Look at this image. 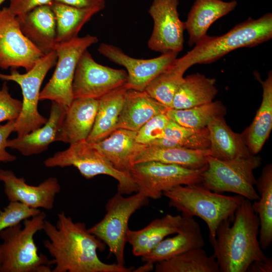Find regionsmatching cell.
I'll return each instance as SVG.
<instances>
[{
	"label": "cell",
	"mask_w": 272,
	"mask_h": 272,
	"mask_svg": "<svg viewBox=\"0 0 272 272\" xmlns=\"http://www.w3.org/2000/svg\"><path fill=\"white\" fill-rule=\"evenodd\" d=\"M56 225L45 220L42 230L48 238L44 247L55 265L52 272H130L131 267L107 264L100 260L97 251L105 244L86 229L84 223L74 222L64 212L57 214Z\"/></svg>",
	"instance_id": "6da1fadb"
},
{
	"label": "cell",
	"mask_w": 272,
	"mask_h": 272,
	"mask_svg": "<svg viewBox=\"0 0 272 272\" xmlns=\"http://www.w3.org/2000/svg\"><path fill=\"white\" fill-rule=\"evenodd\" d=\"M259 220L251 200L245 198L236 209L233 221L218 226L216 238L210 241L221 272H246L250 264L267 256L260 247Z\"/></svg>",
	"instance_id": "7a4b0ae2"
},
{
	"label": "cell",
	"mask_w": 272,
	"mask_h": 272,
	"mask_svg": "<svg viewBox=\"0 0 272 272\" xmlns=\"http://www.w3.org/2000/svg\"><path fill=\"white\" fill-rule=\"evenodd\" d=\"M271 38L272 14L268 13L257 19L249 18L223 35H207L177 59L187 70L193 65L211 63L236 49L254 47Z\"/></svg>",
	"instance_id": "3957f363"
},
{
	"label": "cell",
	"mask_w": 272,
	"mask_h": 272,
	"mask_svg": "<svg viewBox=\"0 0 272 272\" xmlns=\"http://www.w3.org/2000/svg\"><path fill=\"white\" fill-rule=\"evenodd\" d=\"M170 207L175 208L182 215L196 216L207 224L209 241L216 238V230L224 220L233 221L235 211L245 198L236 195H226L212 191L201 184L180 185L165 191Z\"/></svg>",
	"instance_id": "277c9868"
},
{
	"label": "cell",
	"mask_w": 272,
	"mask_h": 272,
	"mask_svg": "<svg viewBox=\"0 0 272 272\" xmlns=\"http://www.w3.org/2000/svg\"><path fill=\"white\" fill-rule=\"evenodd\" d=\"M46 214H39L0 232L1 272H51L52 259L39 253L34 237L42 230Z\"/></svg>",
	"instance_id": "5b68a950"
},
{
	"label": "cell",
	"mask_w": 272,
	"mask_h": 272,
	"mask_svg": "<svg viewBox=\"0 0 272 272\" xmlns=\"http://www.w3.org/2000/svg\"><path fill=\"white\" fill-rule=\"evenodd\" d=\"M200 182L204 187L221 194L236 193L251 201L259 198L253 171L261 165L259 156L222 160L209 155Z\"/></svg>",
	"instance_id": "8992f818"
},
{
	"label": "cell",
	"mask_w": 272,
	"mask_h": 272,
	"mask_svg": "<svg viewBox=\"0 0 272 272\" xmlns=\"http://www.w3.org/2000/svg\"><path fill=\"white\" fill-rule=\"evenodd\" d=\"M149 198L137 192L128 197L117 192L107 201L106 213L88 231L102 241L113 254L117 264L124 266V249L127 242L128 222L131 216L148 205Z\"/></svg>",
	"instance_id": "52a82bcc"
},
{
	"label": "cell",
	"mask_w": 272,
	"mask_h": 272,
	"mask_svg": "<svg viewBox=\"0 0 272 272\" xmlns=\"http://www.w3.org/2000/svg\"><path fill=\"white\" fill-rule=\"evenodd\" d=\"M55 50L44 54L25 74L11 69L10 74L0 73V80L14 81L20 87L23 95L21 113L15 120L14 132L22 137L43 126L47 119L38 110L41 84L48 71L56 64Z\"/></svg>",
	"instance_id": "ba28073f"
},
{
	"label": "cell",
	"mask_w": 272,
	"mask_h": 272,
	"mask_svg": "<svg viewBox=\"0 0 272 272\" xmlns=\"http://www.w3.org/2000/svg\"><path fill=\"white\" fill-rule=\"evenodd\" d=\"M43 163L49 168L74 166L86 179L101 174L108 175L118 181L117 192L123 195L138 192L130 175L116 169L86 141L70 144L67 149L57 152Z\"/></svg>",
	"instance_id": "9c48e42d"
},
{
	"label": "cell",
	"mask_w": 272,
	"mask_h": 272,
	"mask_svg": "<svg viewBox=\"0 0 272 272\" xmlns=\"http://www.w3.org/2000/svg\"><path fill=\"white\" fill-rule=\"evenodd\" d=\"M98 42L96 36L87 34L68 42L56 43L55 69L40 91L39 100H49L68 108L74 99L72 86L78 62L84 51Z\"/></svg>",
	"instance_id": "30bf717a"
},
{
	"label": "cell",
	"mask_w": 272,
	"mask_h": 272,
	"mask_svg": "<svg viewBox=\"0 0 272 272\" xmlns=\"http://www.w3.org/2000/svg\"><path fill=\"white\" fill-rule=\"evenodd\" d=\"M206 168L193 169L176 164L147 161L133 164L129 174L138 192L157 199L175 186L200 183L201 173Z\"/></svg>",
	"instance_id": "8fae6325"
},
{
	"label": "cell",
	"mask_w": 272,
	"mask_h": 272,
	"mask_svg": "<svg viewBox=\"0 0 272 272\" xmlns=\"http://www.w3.org/2000/svg\"><path fill=\"white\" fill-rule=\"evenodd\" d=\"M127 77V72L123 69H115L97 62L87 49L81 55L76 69L72 86L74 98L99 99L123 86Z\"/></svg>",
	"instance_id": "7c38bea8"
},
{
	"label": "cell",
	"mask_w": 272,
	"mask_h": 272,
	"mask_svg": "<svg viewBox=\"0 0 272 272\" xmlns=\"http://www.w3.org/2000/svg\"><path fill=\"white\" fill-rule=\"evenodd\" d=\"M44 54L22 32L8 7L0 9V67L29 71Z\"/></svg>",
	"instance_id": "4fadbf2b"
},
{
	"label": "cell",
	"mask_w": 272,
	"mask_h": 272,
	"mask_svg": "<svg viewBox=\"0 0 272 272\" xmlns=\"http://www.w3.org/2000/svg\"><path fill=\"white\" fill-rule=\"evenodd\" d=\"M179 0H153L148 12L154 22L148 42L152 51L179 53L183 48L184 22L178 12Z\"/></svg>",
	"instance_id": "5bb4252c"
},
{
	"label": "cell",
	"mask_w": 272,
	"mask_h": 272,
	"mask_svg": "<svg viewBox=\"0 0 272 272\" xmlns=\"http://www.w3.org/2000/svg\"><path fill=\"white\" fill-rule=\"evenodd\" d=\"M98 52L115 63L124 66L127 74L124 85L127 90L144 91L148 85L167 69L177 58L176 52L163 53L150 59H139L129 56L117 46L101 43Z\"/></svg>",
	"instance_id": "9a60e30c"
},
{
	"label": "cell",
	"mask_w": 272,
	"mask_h": 272,
	"mask_svg": "<svg viewBox=\"0 0 272 272\" xmlns=\"http://www.w3.org/2000/svg\"><path fill=\"white\" fill-rule=\"evenodd\" d=\"M0 181L9 201H19L34 209H53L55 198L60 191L58 179L50 177L37 185H31L23 177H18L11 170L0 169Z\"/></svg>",
	"instance_id": "2e32d148"
},
{
	"label": "cell",
	"mask_w": 272,
	"mask_h": 272,
	"mask_svg": "<svg viewBox=\"0 0 272 272\" xmlns=\"http://www.w3.org/2000/svg\"><path fill=\"white\" fill-rule=\"evenodd\" d=\"M137 131L119 128L104 139L90 144L116 169L130 175L135 157L148 146L137 142Z\"/></svg>",
	"instance_id": "e0dca14e"
},
{
	"label": "cell",
	"mask_w": 272,
	"mask_h": 272,
	"mask_svg": "<svg viewBox=\"0 0 272 272\" xmlns=\"http://www.w3.org/2000/svg\"><path fill=\"white\" fill-rule=\"evenodd\" d=\"M67 108L55 101H52L50 114L46 123L22 137L8 140L7 148L15 149L25 156L40 154L49 146L57 141L61 127Z\"/></svg>",
	"instance_id": "ac0fdd59"
},
{
	"label": "cell",
	"mask_w": 272,
	"mask_h": 272,
	"mask_svg": "<svg viewBox=\"0 0 272 272\" xmlns=\"http://www.w3.org/2000/svg\"><path fill=\"white\" fill-rule=\"evenodd\" d=\"M98 104V99L74 98L66 111L57 141L72 144L86 141L94 125Z\"/></svg>",
	"instance_id": "d6986e66"
},
{
	"label": "cell",
	"mask_w": 272,
	"mask_h": 272,
	"mask_svg": "<svg viewBox=\"0 0 272 272\" xmlns=\"http://www.w3.org/2000/svg\"><path fill=\"white\" fill-rule=\"evenodd\" d=\"M23 34L44 54L54 50L56 21L50 6L37 7L16 17Z\"/></svg>",
	"instance_id": "ffe728a7"
},
{
	"label": "cell",
	"mask_w": 272,
	"mask_h": 272,
	"mask_svg": "<svg viewBox=\"0 0 272 272\" xmlns=\"http://www.w3.org/2000/svg\"><path fill=\"white\" fill-rule=\"evenodd\" d=\"M238 3L236 0H195L184 22L189 38V46L195 45L207 35L213 23L233 11Z\"/></svg>",
	"instance_id": "44dd1931"
},
{
	"label": "cell",
	"mask_w": 272,
	"mask_h": 272,
	"mask_svg": "<svg viewBox=\"0 0 272 272\" xmlns=\"http://www.w3.org/2000/svg\"><path fill=\"white\" fill-rule=\"evenodd\" d=\"M182 216L185 218L184 224L177 235L163 239L150 252L142 256L144 262L155 264L188 250L205 246L199 224L193 217Z\"/></svg>",
	"instance_id": "7402d4cb"
},
{
	"label": "cell",
	"mask_w": 272,
	"mask_h": 272,
	"mask_svg": "<svg viewBox=\"0 0 272 272\" xmlns=\"http://www.w3.org/2000/svg\"><path fill=\"white\" fill-rule=\"evenodd\" d=\"M168 109L145 91L127 90L117 128L138 131L151 118Z\"/></svg>",
	"instance_id": "603a6c76"
},
{
	"label": "cell",
	"mask_w": 272,
	"mask_h": 272,
	"mask_svg": "<svg viewBox=\"0 0 272 272\" xmlns=\"http://www.w3.org/2000/svg\"><path fill=\"white\" fill-rule=\"evenodd\" d=\"M184 222L185 218L182 215L167 214L162 218L155 219L142 229H128L127 242L131 245L134 255L142 256L150 252L166 236L178 233Z\"/></svg>",
	"instance_id": "cb8c5ba5"
},
{
	"label": "cell",
	"mask_w": 272,
	"mask_h": 272,
	"mask_svg": "<svg viewBox=\"0 0 272 272\" xmlns=\"http://www.w3.org/2000/svg\"><path fill=\"white\" fill-rule=\"evenodd\" d=\"M212 156L222 160L246 158L252 154L242 134L234 132L223 115L215 117L207 126Z\"/></svg>",
	"instance_id": "d4e9b609"
},
{
	"label": "cell",
	"mask_w": 272,
	"mask_h": 272,
	"mask_svg": "<svg viewBox=\"0 0 272 272\" xmlns=\"http://www.w3.org/2000/svg\"><path fill=\"white\" fill-rule=\"evenodd\" d=\"M211 155L210 149L192 150L179 147L147 146L135 157L133 164L147 161L172 164L193 169L207 166V157Z\"/></svg>",
	"instance_id": "484cf974"
},
{
	"label": "cell",
	"mask_w": 272,
	"mask_h": 272,
	"mask_svg": "<svg viewBox=\"0 0 272 272\" xmlns=\"http://www.w3.org/2000/svg\"><path fill=\"white\" fill-rule=\"evenodd\" d=\"M262 98L260 106L251 125L242 134L250 153H259L268 138L272 128V73L260 81Z\"/></svg>",
	"instance_id": "4316f807"
},
{
	"label": "cell",
	"mask_w": 272,
	"mask_h": 272,
	"mask_svg": "<svg viewBox=\"0 0 272 272\" xmlns=\"http://www.w3.org/2000/svg\"><path fill=\"white\" fill-rule=\"evenodd\" d=\"M127 90L123 86L99 99L94 125L86 140L87 143H94L101 141L117 129L119 116Z\"/></svg>",
	"instance_id": "83f0119b"
},
{
	"label": "cell",
	"mask_w": 272,
	"mask_h": 272,
	"mask_svg": "<svg viewBox=\"0 0 272 272\" xmlns=\"http://www.w3.org/2000/svg\"><path fill=\"white\" fill-rule=\"evenodd\" d=\"M215 83V79L199 73L186 76L174 96L171 108L186 109L213 101L218 93Z\"/></svg>",
	"instance_id": "f1b7e54d"
},
{
	"label": "cell",
	"mask_w": 272,
	"mask_h": 272,
	"mask_svg": "<svg viewBox=\"0 0 272 272\" xmlns=\"http://www.w3.org/2000/svg\"><path fill=\"white\" fill-rule=\"evenodd\" d=\"M259 198L252 203L260 224L259 242L262 250L272 242V165L265 166L255 184Z\"/></svg>",
	"instance_id": "f546056e"
},
{
	"label": "cell",
	"mask_w": 272,
	"mask_h": 272,
	"mask_svg": "<svg viewBox=\"0 0 272 272\" xmlns=\"http://www.w3.org/2000/svg\"><path fill=\"white\" fill-rule=\"evenodd\" d=\"M50 7L56 21V43L77 38L84 25L98 13L95 10L78 8L56 2H53Z\"/></svg>",
	"instance_id": "4dcf8cb0"
},
{
	"label": "cell",
	"mask_w": 272,
	"mask_h": 272,
	"mask_svg": "<svg viewBox=\"0 0 272 272\" xmlns=\"http://www.w3.org/2000/svg\"><path fill=\"white\" fill-rule=\"evenodd\" d=\"M156 272H220L215 256L202 248H193L156 263Z\"/></svg>",
	"instance_id": "1f68e13d"
},
{
	"label": "cell",
	"mask_w": 272,
	"mask_h": 272,
	"mask_svg": "<svg viewBox=\"0 0 272 272\" xmlns=\"http://www.w3.org/2000/svg\"><path fill=\"white\" fill-rule=\"evenodd\" d=\"M210 146L207 127L201 129L187 128L169 119L165 127L163 137L148 146L204 150L209 149Z\"/></svg>",
	"instance_id": "d6a6232c"
},
{
	"label": "cell",
	"mask_w": 272,
	"mask_h": 272,
	"mask_svg": "<svg viewBox=\"0 0 272 272\" xmlns=\"http://www.w3.org/2000/svg\"><path fill=\"white\" fill-rule=\"evenodd\" d=\"M165 113L170 120L182 126L201 129L207 127L215 117L224 116L226 108L221 102L213 101L186 109L169 108Z\"/></svg>",
	"instance_id": "836d02e7"
},
{
	"label": "cell",
	"mask_w": 272,
	"mask_h": 272,
	"mask_svg": "<svg viewBox=\"0 0 272 272\" xmlns=\"http://www.w3.org/2000/svg\"><path fill=\"white\" fill-rule=\"evenodd\" d=\"M187 70L177 60L156 77L144 90L150 96L169 108L174 96L182 83Z\"/></svg>",
	"instance_id": "e575fe53"
},
{
	"label": "cell",
	"mask_w": 272,
	"mask_h": 272,
	"mask_svg": "<svg viewBox=\"0 0 272 272\" xmlns=\"http://www.w3.org/2000/svg\"><path fill=\"white\" fill-rule=\"evenodd\" d=\"M39 209L30 208L19 201H9V203L0 210V232L24 221L39 214Z\"/></svg>",
	"instance_id": "d590c367"
},
{
	"label": "cell",
	"mask_w": 272,
	"mask_h": 272,
	"mask_svg": "<svg viewBox=\"0 0 272 272\" xmlns=\"http://www.w3.org/2000/svg\"><path fill=\"white\" fill-rule=\"evenodd\" d=\"M169 120L165 113L154 116L137 131V142L148 146L161 139L164 135L165 128Z\"/></svg>",
	"instance_id": "8d00e7d4"
},
{
	"label": "cell",
	"mask_w": 272,
	"mask_h": 272,
	"mask_svg": "<svg viewBox=\"0 0 272 272\" xmlns=\"http://www.w3.org/2000/svg\"><path fill=\"white\" fill-rule=\"evenodd\" d=\"M9 90L7 81H5L0 89V123L16 120L22 110V102L12 97Z\"/></svg>",
	"instance_id": "74e56055"
},
{
	"label": "cell",
	"mask_w": 272,
	"mask_h": 272,
	"mask_svg": "<svg viewBox=\"0 0 272 272\" xmlns=\"http://www.w3.org/2000/svg\"><path fill=\"white\" fill-rule=\"evenodd\" d=\"M8 7L10 12L15 16L25 15L34 8L43 6H51L53 0H10Z\"/></svg>",
	"instance_id": "f35d334b"
},
{
	"label": "cell",
	"mask_w": 272,
	"mask_h": 272,
	"mask_svg": "<svg viewBox=\"0 0 272 272\" xmlns=\"http://www.w3.org/2000/svg\"><path fill=\"white\" fill-rule=\"evenodd\" d=\"M15 120H10L5 124H0V162H12L17 159L16 156L9 153L6 150L8 138L14 131Z\"/></svg>",
	"instance_id": "ab89813d"
},
{
	"label": "cell",
	"mask_w": 272,
	"mask_h": 272,
	"mask_svg": "<svg viewBox=\"0 0 272 272\" xmlns=\"http://www.w3.org/2000/svg\"><path fill=\"white\" fill-rule=\"evenodd\" d=\"M53 1L78 8L95 10L98 12L104 10L106 6L105 0H53Z\"/></svg>",
	"instance_id": "60d3db41"
},
{
	"label": "cell",
	"mask_w": 272,
	"mask_h": 272,
	"mask_svg": "<svg viewBox=\"0 0 272 272\" xmlns=\"http://www.w3.org/2000/svg\"><path fill=\"white\" fill-rule=\"evenodd\" d=\"M272 258L267 257L261 260H257L251 263L246 272H271Z\"/></svg>",
	"instance_id": "b9f144b4"
},
{
	"label": "cell",
	"mask_w": 272,
	"mask_h": 272,
	"mask_svg": "<svg viewBox=\"0 0 272 272\" xmlns=\"http://www.w3.org/2000/svg\"><path fill=\"white\" fill-rule=\"evenodd\" d=\"M154 264L148 262H145V264L142 266L139 267L138 268L133 270L135 272H147L149 271L154 269Z\"/></svg>",
	"instance_id": "7bdbcfd3"
},
{
	"label": "cell",
	"mask_w": 272,
	"mask_h": 272,
	"mask_svg": "<svg viewBox=\"0 0 272 272\" xmlns=\"http://www.w3.org/2000/svg\"><path fill=\"white\" fill-rule=\"evenodd\" d=\"M6 0H0V6Z\"/></svg>",
	"instance_id": "ee69618b"
},
{
	"label": "cell",
	"mask_w": 272,
	"mask_h": 272,
	"mask_svg": "<svg viewBox=\"0 0 272 272\" xmlns=\"http://www.w3.org/2000/svg\"><path fill=\"white\" fill-rule=\"evenodd\" d=\"M0 272H1V265H0Z\"/></svg>",
	"instance_id": "f6af8a7d"
}]
</instances>
